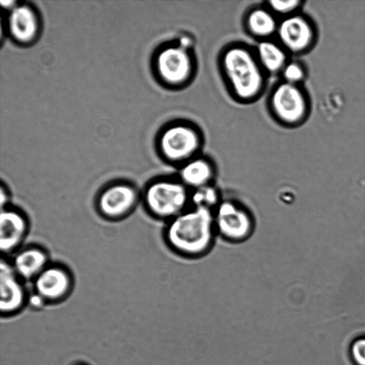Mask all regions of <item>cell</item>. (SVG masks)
<instances>
[{
  "mask_svg": "<svg viewBox=\"0 0 365 365\" xmlns=\"http://www.w3.org/2000/svg\"><path fill=\"white\" fill-rule=\"evenodd\" d=\"M224 196L215 183L190 190V206L213 211Z\"/></svg>",
  "mask_w": 365,
  "mask_h": 365,
  "instance_id": "cell-16",
  "label": "cell"
},
{
  "mask_svg": "<svg viewBox=\"0 0 365 365\" xmlns=\"http://www.w3.org/2000/svg\"><path fill=\"white\" fill-rule=\"evenodd\" d=\"M199 145V138L193 130L184 125H175L163 133L159 149L165 161L179 167L197 156Z\"/></svg>",
  "mask_w": 365,
  "mask_h": 365,
  "instance_id": "cell-6",
  "label": "cell"
},
{
  "mask_svg": "<svg viewBox=\"0 0 365 365\" xmlns=\"http://www.w3.org/2000/svg\"><path fill=\"white\" fill-rule=\"evenodd\" d=\"M283 75L287 83L295 84L302 79L304 72L299 64L290 63L284 66Z\"/></svg>",
  "mask_w": 365,
  "mask_h": 365,
  "instance_id": "cell-19",
  "label": "cell"
},
{
  "mask_svg": "<svg viewBox=\"0 0 365 365\" xmlns=\"http://www.w3.org/2000/svg\"><path fill=\"white\" fill-rule=\"evenodd\" d=\"M272 105L279 118L287 122L300 120L306 110V101L302 93L295 84L287 82L275 89Z\"/></svg>",
  "mask_w": 365,
  "mask_h": 365,
  "instance_id": "cell-10",
  "label": "cell"
},
{
  "mask_svg": "<svg viewBox=\"0 0 365 365\" xmlns=\"http://www.w3.org/2000/svg\"><path fill=\"white\" fill-rule=\"evenodd\" d=\"M141 202L151 217L165 223L190 207V190L176 175L155 177L141 191Z\"/></svg>",
  "mask_w": 365,
  "mask_h": 365,
  "instance_id": "cell-2",
  "label": "cell"
},
{
  "mask_svg": "<svg viewBox=\"0 0 365 365\" xmlns=\"http://www.w3.org/2000/svg\"><path fill=\"white\" fill-rule=\"evenodd\" d=\"M32 282L37 294L42 299H56L69 292L73 277L67 267L51 262Z\"/></svg>",
  "mask_w": 365,
  "mask_h": 365,
  "instance_id": "cell-8",
  "label": "cell"
},
{
  "mask_svg": "<svg viewBox=\"0 0 365 365\" xmlns=\"http://www.w3.org/2000/svg\"><path fill=\"white\" fill-rule=\"evenodd\" d=\"M29 221L23 210L10 205L1 208L0 250L1 257H10L22 247L29 230Z\"/></svg>",
  "mask_w": 365,
  "mask_h": 365,
  "instance_id": "cell-7",
  "label": "cell"
},
{
  "mask_svg": "<svg viewBox=\"0 0 365 365\" xmlns=\"http://www.w3.org/2000/svg\"><path fill=\"white\" fill-rule=\"evenodd\" d=\"M176 175L192 190L215 183L217 170L208 159L195 156L178 167Z\"/></svg>",
  "mask_w": 365,
  "mask_h": 365,
  "instance_id": "cell-13",
  "label": "cell"
},
{
  "mask_svg": "<svg viewBox=\"0 0 365 365\" xmlns=\"http://www.w3.org/2000/svg\"><path fill=\"white\" fill-rule=\"evenodd\" d=\"M248 25L253 34L260 36H269L276 29L273 16L263 9L253 11L248 17Z\"/></svg>",
  "mask_w": 365,
  "mask_h": 365,
  "instance_id": "cell-18",
  "label": "cell"
},
{
  "mask_svg": "<svg viewBox=\"0 0 365 365\" xmlns=\"http://www.w3.org/2000/svg\"><path fill=\"white\" fill-rule=\"evenodd\" d=\"M270 6L277 12L285 14L294 10L300 3L299 1H271L269 2Z\"/></svg>",
  "mask_w": 365,
  "mask_h": 365,
  "instance_id": "cell-20",
  "label": "cell"
},
{
  "mask_svg": "<svg viewBox=\"0 0 365 365\" xmlns=\"http://www.w3.org/2000/svg\"><path fill=\"white\" fill-rule=\"evenodd\" d=\"M141 202V192L130 181L118 180L106 184L96 195L98 214L110 221H118L130 215Z\"/></svg>",
  "mask_w": 365,
  "mask_h": 365,
  "instance_id": "cell-4",
  "label": "cell"
},
{
  "mask_svg": "<svg viewBox=\"0 0 365 365\" xmlns=\"http://www.w3.org/2000/svg\"><path fill=\"white\" fill-rule=\"evenodd\" d=\"M1 208L7 207L11 204V194L7 184L1 180L0 185Z\"/></svg>",
  "mask_w": 365,
  "mask_h": 365,
  "instance_id": "cell-22",
  "label": "cell"
},
{
  "mask_svg": "<svg viewBox=\"0 0 365 365\" xmlns=\"http://www.w3.org/2000/svg\"><path fill=\"white\" fill-rule=\"evenodd\" d=\"M23 280L15 272L8 257L0 259V308L10 312L19 308L24 299Z\"/></svg>",
  "mask_w": 365,
  "mask_h": 365,
  "instance_id": "cell-12",
  "label": "cell"
},
{
  "mask_svg": "<svg viewBox=\"0 0 365 365\" xmlns=\"http://www.w3.org/2000/svg\"><path fill=\"white\" fill-rule=\"evenodd\" d=\"M163 240L175 255L187 259L206 256L218 237L213 212L206 208L190 206L164 223Z\"/></svg>",
  "mask_w": 365,
  "mask_h": 365,
  "instance_id": "cell-1",
  "label": "cell"
},
{
  "mask_svg": "<svg viewBox=\"0 0 365 365\" xmlns=\"http://www.w3.org/2000/svg\"><path fill=\"white\" fill-rule=\"evenodd\" d=\"M8 27L12 37L21 43H28L36 36L38 20L36 12L27 5L12 7L8 17Z\"/></svg>",
  "mask_w": 365,
  "mask_h": 365,
  "instance_id": "cell-14",
  "label": "cell"
},
{
  "mask_svg": "<svg viewBox=\"0 0 365 365\" xmlns=\"http://www.w3.org/2000/svg\"><path fill=\"white\" fill-rule=\"evenodd\" d=\"M212 212L217 237L228 243H243L255 232V215L237 198L224 196Z\"/></svg>",
  "mask_w": 365,
  "mask_h": 365,
  "instance_id": "cell-3",
  "label": "cell"
},
{
  "mask_svg": "<svg viewBox=\"0 0 365 365\" xmlns=\"http://www.w3.org/2000/svg\"><path fill=\"white\" fill-rule=\"evenodd\" d=\"M225 73L235 93L241 98L255 96L262 84L260 69L245 49L233 48L227 51L223 58Z\"/></svg>",
  "mask_w": 365,
  "mask_h": 365,
  "instance_id": "cell-5",
  "label": "cell"
},
{
  "mask_svg": "<svg viewBox=\"0 0 365 365\" xmlns=\"http://www.w3.org/2000/svg\"><path fill=\"white\" fill-rule=\"evenodd\" d=\"M8 258L23 281L32 282L51 263L48 252L37 245L23 246Z\"/></svg>",
  "mask_w": 365,
  "mask_h": 365,
  "instance_id": "cell-9",
  "label": "cell"
},
{
  "mask_svg": "<svg viewBox=\"0 0 365 365\" xmlns=\"http://www.w3.org/2000/svg\"><path fill=\"white\" fill-rule=\"evenodd\" d=\"M158 71L163 79L171 83L184 81L190 71V59L182 46L168 47L157 58Z\"/></svg>",
  "mask_w": 365,
  "mask_h": 365,
  "instance_id": "cell-11",
  "label": "cell"
},
{
  "mask_svg": "<svg viewBox=\"0 0 365 365\" xmlns=\"http://www.w3.org/2000/svg\"><path fill=\"white\" fill-rule=\"evenodd\" d=\"M283 44L293 51L306 48L311 43L313 31L310 24L301 16H291L284 19L278 29Z\"/></svg>",
  "mask_w": 365,
  "mask_h": 365,
  "instance_id": "cell-15",
  "label": "cell"
},
{
  "mask_svg": "<svg viewBox=\"0 0 365 365\" xmlns=\"http://www.w3.org/2000/svg\"><path fill=\"white\" fill-rule=\"evenodd\" d=\"M353 357L359 365H365V339L356 340L352 345Z\"/></svg>",
  "mask_w": 365,
  "mask_h": 365,
  "instance_id": "cell-21",
  "label": "cell"
},
{
  "mask_svg": "<svg viewBox=\"0 0 365 365\" xmlns=\"http://www.w3.org/2000/svg\"><path fill=\"white\" fill-rule=\"evenodd\" d=\"M257 53L261 63L270 72H276L284 66L286 56L276 44L264 41L257 46Z\"/></svg>",
  "mask_w": 365,
  "mask_h": 365,
  "instance_id": "cell-17",
  "label": "cell"
}]
</instances>
